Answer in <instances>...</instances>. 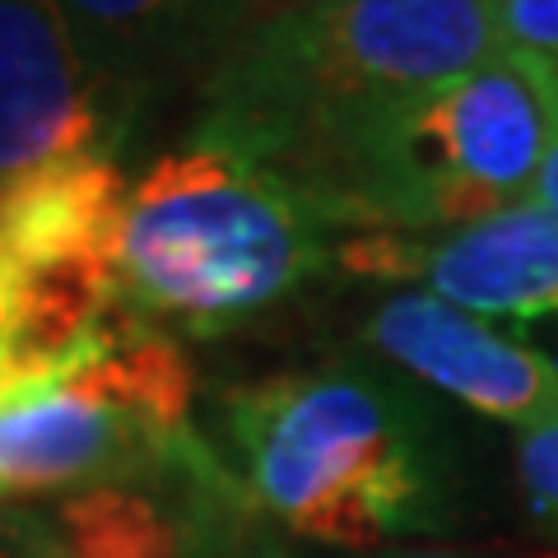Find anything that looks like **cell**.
<instances>
[{
	"label": "cell",
	"mask_w": 558,
	"mask_h": 558,
	"mask_svg": "<svg viewBox=\"0 0 558 558\" xmlns=\"http://www.w3.org/2000/svg\"><path fill=\"white\" fill-rule=\"evenodd\" d=\"M498 51V0H317L242 38L209 75L191 140L312 196L359 131L475 75Z\"/></svg>",
	"instance_id": "6da1fadb"
},
{
	"label": "cell",
	"mask_w": 558,
	"mask_h": 558,
	"mask_svg": "<svg viewBox=\"0 0 558 558\" xmlns=\"http://www.w3.org/2000/svg\"><path fill=\"white\" fill-rule=\"evenodd\" d=\"M242 494L289 535L373 549L447 521V461L418 400L373 368L275 373L223 396Z\"/></svg>",
	"instance_id": "7a4b0ae2"
},
{
	"label": "cell",
	"mask_w": 558,
	"mask_h": 558,
	"mask_svg": "<svg viewBox=\"0 0 558 558\" xmlns=\"http://www.w3.org/2000/svg\"><path fill=\"white\" fill-rule=\"evenodd\" d=\"M326 260L330 223L299 186L191 140L131 186L121 307L149 326L219 336L293 299Z\"/></svg>",
	"instance_id": "3957f363"
},
{
	"label": "cell",
	"mask_w": 558,
	"mask_h": 558,
	"mask_svg": "<svg viewBox=\"0 0 558 558\" xmlns=\"http://www.w3.org/2000/svg\"><path fill=\"white\" fill-rule=\"evenodd\" d=\"M554 140L558 61L502 47L475 75L359 131L307 201L330 229H461L531 201Z\"/></svg>",
	"instance_id": "277c9868"
},
{
	"label": "cell",
	"mask_w": 558,
	"mask_h": 558,
	"mask_svg": "<svg viewBox=\"0 0 558 558\" xmlns=\"http://www.w3.org/2000/svg\"><path fill=\"white\" fill-rule=\"evenodd\" d=\"M191 396L196 377L178 340L121 312L84 363L0 405V494L65 498L201 475L215 457L191 433Z\"/></svg>",
	"instance_id": "5b68a950"
},
{
	"label": "cell",
	"mask_w": 558,
	"mask_h": 558,
	"mask_svg": "<svg viewBox=\"0 0 558 558\" xmlns=\"http://www.w3.org/2000/svg\"><path fill=\"white\" fill-rule=\"evenodd\" d=\"M131 102L89 61L57 0H0V182L108 154Z\"/></svg>",
	"instance_id": "8992f818"
},
{
	"label": "cell",
	"mask_w": 558,
	"mask_h": 558,
	"mask_svg": "<svg viewBox=\"0 0 558 558\" xmlns=\"http://www.w3.org/2000/svg\"><path fill=\"white\" fill-rule=\"evenodd\" d=\"M340 266L373 279H424L433 299L470 317L539 322L558 312V219L535 201L447 229L442 238L349 233Z\"/></svg>",
	"instance_id": "52a82bcc"
},
{
	"label": "cell",
	"mask_w": 558,
	"mask_h": 558,
	"mask_svg": "<svg viewBox=\"0 0 558 558\" xmlns=\"http://www.w3.org/2000/svg\"><path fill=\"white\" fill-rule=\"evenodd\" d=\"M368 344L396 368L447 391L498 424L535 428L558 418V368L535 349L498 336L484 317L433 293H391L368 317Z\"/></svg>",
	"instance_id": "ba28073f"
},
{
	"label": "cell",
	"mask_w": 558,
	"mask_h": 558,
	"mask_svg": "<svg viewBox=\"0 0 558 558\" xmlns=\"http://www.w3.org/2000/svg\"><path fill=\"white\" fill-rule=\"evenodd\" d=\"M89 61L121 94L209 75L270 20L266 0H57Z\"/></svg>",
	"instance_id": "9c48e42d"
},
{
	"label": "cell",
	"mask_w": 558,
	"mask_h": 558,
	"mask_svg": "<svg viewBox=\"0 0 558 558\" xmlns=\"http://www.w3.org/2000/svg\"><path fill=\"white\" fill-rule=\"evenodd\" d=\"M233 502L247 498L233 494L223 470L186 502L140 484L84 488L14 521V558H209L215 517Z\"/></svg>",
	"instance_id": "30bf717a"
},
{
	"label": "cell",
	"mask_w": 558,
	"mask_h": 558,
	"mask_svg": "<svg viewBox=\"0 0 558 558\" xmlns=\"http://www.w3.org/2000/svg\"><path fill=\"white\" fill-rule=\"evenodd\" d=\"M131 186L112 154L65 159L0 182V252L14 270L121 260Z\"/></svg>",
	"instance_id": "8fae6325"
},
{
	"label": "cell",
	"mask_w": 558,
	"mask_h": 558,
	"mask_svg": "<svg viewBox=\"0 0 558 558\" xmlns=\"http://www.w3.org/2000/svg\"><path fill=\"white\" fill-rule=\"evenodd\" d=\"M517 475L526 488L531 517L558 535V418H545L535 428H521L517 442Z\"/></svg>",
	"instance_id": "7c38bea8"
},
{
	"label": "cell",
	"mask_w": 558,
	"mask_h": 558,
	"mask_svg": "<svg viewBox=\"0 0 558 558\" xmlns=\"http://www.w3.org/2000/svg\"><path fill=\"white\" fill-rule=\"evenodd\" d=\"M502 47L558 61V0H498Z\"/></svg>",
	"instance_id": "4fadbf2b"
},
{
	"label": "cell",
	"mask_w": 558,
	"mask_h": 558,
	"mask_svg": "<svg viewBox=\"0 0 558 558\" xmlns=\"http://www.w3.org/2000/svg\"><path fill=\"white\" fill-rule=\"evenodd\" d=\"M14 299H20V284H14V266L10 256L0 252V359H10V336H14ZM14 363V359H10ZM28 373V368H24Z\"/></svg>",
	"instance_id": "5bb4252c"
},
{
	"label": "cell",
	"mask_w": 558,
	"mask_h": 558,
	"mask_svg": "<svg viewBox=\"0 0 558 558\" xmlns=\"http://www.w3.org/2000/svg\"><path fill=\"white\" fill-rule=\"evenodd\" d=\"M531 201H535L539 209H545V215H554V219H558V140H554V149H549L545 168H539Z\"/></svg>",
	"instance_id": "9a60e30c"
},
{
	"label": "cell",
	"mask_w": 558,
	"mask_h": 558,
	"mask_svg": "<svg viewBox=\"0 0 558 558\" xmlns=\"http://www.w3.org/2000/svg\"><path fill=\"white\" fill-rule=\"evenodd\" d=\"M28 387H43L33 373H24L20 363H10V359H0V405H5L10 396H20V391H28Z\"/></svg>",
	"instance_id": "2e32d148"
},
{
	"label": "cell",
	"mask_w": 558,
	"mask_h": 558,
	"mask_svg": "<svg viewBox=\"0 0 558 558\" xmlns=\"http://www.w3.org/2000/svg\"><path fill=\"white\" fill-rule=\"evenodd\" d=\"M270 14H284V10H303V5H317V0H266Z\"/></svg>",
	"instance_id": "e0dca14e"
},
{
	"label": "cell",
	"mask_w": 558,
	"mask_h": 558,
	"mask_svg": "<svg viewBox=\"0 0 558 558\" xmlns=\"http://www.w3.org/2000/svg\"><path fill=\"white\" fill-rule=\"evenodd\" d=\"M396 558H465V554H451V549H418V554H396Z\"/></svg>",
	"instance_id": "ac0fdd59"
},
{
	"label": "cell",
	"mask_w": 558,
	"mask_h": 558,
	"mask_svg": "<svg viewBox=\"0 0 558 558\" xmlns=\"http://www.w3.org/2000/svg\"><path fill=\"white\" fill-rule=\"evenodd\" d=\"M10 549H14V545H5V535H0V558H5V554H10Z\"/></svg>",
	"instance_id": "d6986e66"
},
{
	"label": "cell",
	"mask_w": 558,
	"mask_h": 558,
	"mask_svg": "<svg viewBox=\"0 0 558 558\" xmlns=\"http://www.w3.org/2000/svg\"><path fill=\"white\" fill-rule=\"evenodd\" d=\"M0 498H5V494H0Z\"/></svg>",
	"instance_id": "ffe728a7"
}]
</instances>
